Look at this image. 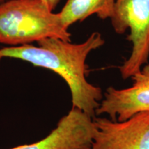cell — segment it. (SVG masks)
Masks as SVG:
<instances>
[{
    "label": "cell",
    "mask_w": 149,
    "mask_h": 149,
    "mask_svg": "<svg viewBox=\"0 0 149 149\" xmlns=\"http://www.w3.org/2000/svg\"><path fill=\"white\" fill-rule=\"evenodd\" d=\"M37 44L38 46L25 44L1 48L0 60L5 57L21 59L55 72L69 87L72 108H77L94 118L104 95L101 88L87 81L86 60L91 51L105 44L102 35L93 33L81 44L58 38H46Z\"/></svg>",
    "instance_id": "1"
},
{
    "label": "cell",
    "mask_w": 149,
    "mask_h": 149,
    "mask_svg": "<svg viewBox=\"0 0 149 149\" xmlns=\"http://www.w3.org/2000/svg\"><path fill=\"white\" fill-rule=\"evenodd\" d=\"M71 34L44 0H8L0 3V43L16 46L46 38L70 42Z\"/></svg>",
    "instance_id": "2"
},
{
    "label": "cell",
    "mask_w": 149,
    "mask_h": 149,
    "mask_svg": "<svg viewBox=\"0 0 149 149\" xmlns=\"http://www.w3.org/2000/svg\"><path fill=\"white\" fill-rule=\"evenodd\" d=\"M111 24L117 34L130 33L129 57L120 67L121 76L126 79L140 71L149 57V0H116Z\"/></svg>",
    "instance_id": "3"
},
{
    "label": "cell",
    "mask_w": 149,
    "mask_h": 149,
    "mask_svg": "<svg viewBox=\"0 0 149 149\" xmlns=\"http://www.w3.org/2000/svg\"><path fill=\"white\" fill-rule=\"evenodd\" d=\"M93 123L91 149H149V111L123 122L95 117Z\"/></svg>",
    "instance_id": "4"
},
{
    "label": "cell",
    "mask_w": 149,
    "mask_h": 149,
    "mask_svg": "<svg viewBox=\"0 0 149 149\" xmlns=\"http://www.w3.org/2000/svg\"><path fill=\"white\" fill-rule=\"evenodd\" d=\"M133 84L127 88L110 86L96 111V115H107L113 121L127 120L134 115L149 111V64L132 76Z\"/></svg>",
    "instance_id": "5"
},
{
    "label": "cell",
    "mask_w": 149,
    "mask_h": 149,
    "mask_svg": "<svg viewBox=\"0 0 149 149\" xmlns=\"http://www.w3.org/2000/svg\"><path fill=\"white\" fill-rule=\"evenodd\" d=\"M94 129L92 117L71 108L42 140L10 149H91Z\"/></svg>",
    "instance_id": "6"
},
{
    "label": "cell",
    "mask_w": 149,
    "mask_h": 149,
    "mask_svg": "<svg viewBox=\"0 0 149 149\" xmlns=\"http://www.w3.org/2000/svg\"><path fill=\"white\" fill-rule=\"evenodd\" d=\"M116 0H68L58 13L62 26L68 29L70 26L95 14L102 19H111Z\"/></svg>",
    "instance_id": "7"
},
{
    "label": "cell",
    "mask_w": 149,
    "mask_h": 149,
    "mask_svg": "<svg viewBox=\"0 0 149 149\" xmlns=\"http://www.w3.org/2000/svg\"><path fill=\"white\" fill-rule=\"evenodd\" d=\"M44 1L47 3L50 9L51 10H53L58 4L60 0H44Z\"/></svg>",
    "instance_id": "8"
},
{
    "label": "cell",
    "mask_w": 149,
    "mask_h": 149,
    "mask_svg": "<svg viewBox=\"0 0 149 149\" xmlns=\"http://www.w3.org/2000/svg\"><path fill=\"white\" fill-rule=\"evenodd\" d=\"M8 1V0H0V3L5 2V1Z\"/></svg>",
    "instance_id": "9"
}]
</instances>
